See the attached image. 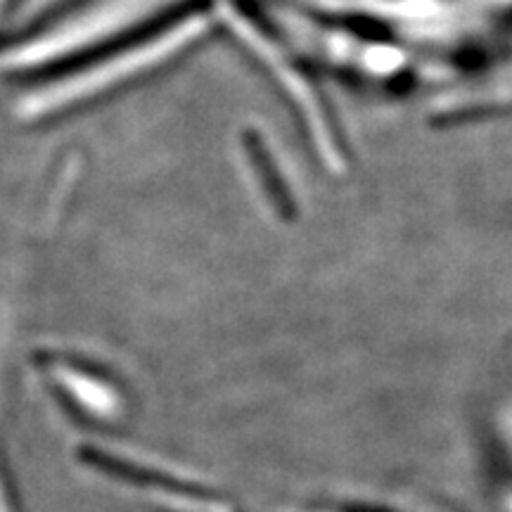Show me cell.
Returning a JSON list of instances; mask_svg holds the SVG:
<instances>
[{
    "mask_svg": "<svg viewBox=\"0 0 512 512\" xmlns=\"http://www.w3.org/2000/svg\"><path fill=\"white\" fill-rule=\"evenodd\" d=\"M5 5H8V0H0V12H3Z\"/></svg>",
    "mask_w": 512,
    "mask_h": 512,
    "instance_id": "cell-2",
    "label": "cell"
},
{
    "mask_svg": "<svg viewBox=\"0 0 512 512\" xmlns=\"http://www.w3.org/2000/svg\"><path fill=\"white\" fill-rule=\"evenodd\" d=\"M143 3L145 0H100L93 8L81 10L79 15L55 24L46 34L8 50L0 64L8 69H24L53 62L72 50L88 46L95 38L105 36L107 31L119 29L121 24L128 22V17L143 8Z\"/></svg>",
    "mask_w": 512,
    "mask_h": 512,
    "instance_id": "cell-1",
    "label": "cell"
}]
</instances>
